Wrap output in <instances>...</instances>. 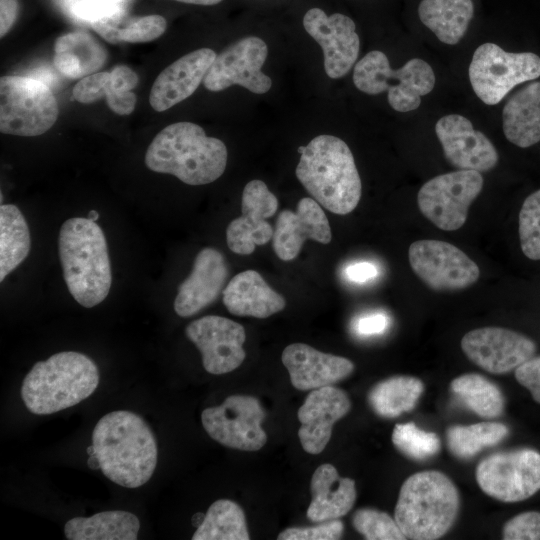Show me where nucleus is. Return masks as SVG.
I'll use <instances>...</instances> for the list:
<instances>
[{
	"label": "nucleus",
	"mask_w": 540,
	"mask_h": 540,
	"mask_svg": "<svg viewBox=\"0 0 540 540\" xmlns=\"http://www.w3.org/2000/svg\"><path fill=\"white\" fill-rule=\"evenodd\" d=\"M186 336L199 349L204 369L211 374L229 373L246 357L244 327L225 317L208 315L192 321Z\"/></svg>",
	"instance_id": "obj_16"
},
{
	"label": "nucleus",
	"mask_w": 540,
	"mask_h": 540,
	"mask_svg": "<svg viewBox=\"0 0 540 540\" xmlns=\"http://www.w3.org/2000/svg\"><path fill=\"white\" fill-rule=\"evenodd\" d=\"M506 138L520 148L540 141V82H532L515 92L502 112Z\"/></svg>",
	"instance_id": "obj_27"
},
{
	"label": "nucleus",
	"mask_w": 540,
	"mask_h": 540,
	"mask_svg": "<svg viewBox=\"0 0 540 540\" xmlns=\"http://www.w3.org/2000/svg\"><path fill=\"white\" fill-rule=\"evenodd\" d=\"M58 250L64 280L73 298L86 308L102 302L110 291L112 274L100 226L88 218L66 220L60 228Z\"/></svg>",
	"instance_id": "obj_4"
},
{
	"label": "nucleus",
	"mask_w": 540,
	"mask_h": 540,
	"mask_svg": "<svg viewBox=\"0 0 540 540\" xmlns=\"http://www.w3.org/2000/svg\"><path fill=\"white\" fill-rule=\"evenodd\" d=\"M351 408L346 392L332 385L312 390L298 410V436L309 454L321 453L328 444L333 425Z\"/></svg>",
	"instance_id": "obj_20"
},
{
	"label": "nucleus",
	"mask_w": 540,
	"mask_h": 540,
	"mask_svg": "<svg viewBox=\"0 0 540 540\" xmlns=\"http://www.w3.org/2000/svg\"><path fill=\"white\" fill-rule=\"evenodd\" d=\"M435 132L443 148L446 160L460 170L487 172L498 162L493 143L475 130L469 119L458 114L440 118Z\"/></svg>",
	"instance_id": "obj_19"
},
{
	"label": "nucleus",
	"mask_w": 540,
	"mask_h": 540,
	"mask_svg": "<svg viewBox=\"0 0 540 540\" xmlns=\"http://www.w3.org/2000/svg\"><path fill=\"white\" fill-rule=\"evenodd\" d=\"M210 48L192 51L166 67L155 79L149 95L152 108L165 111L191 96L216 58Z\"/></svg>",
	"instance_id": "obj_23"
},
{
	"label": "nucleus",
	"mask_w": 540,
	"mask_h": 540,
	"mask_svg": "<svg viewBox=\"0 0 540 540\" xmlns=\"http://www.w3.org/2000/svg\"><path fill=\"white\" fill-rule=\"evenodd\" d=\"M344 525L340 520L324 521L313 527H291L279 533V540H337L342 537Z\"/></svg>",
	"instance_id": "obj_40"
},
{
	"label": "nucleus",
	"mask_w": 540,
	"mask_h": 540,
	"mask_svg": "<svg viewBox=\"0 0 540 540\" xmlns=\"http://www.w3.org/2000/svg\"><path fill=\"white\" fill-rule=\"evenodd\" d=\"M517 382L540 404V356L531 357L515 369Z\"/></svg>",
	"instance_id": "obj_44"
},
{
	"label": "nucleus",
	"mask_w": 540,
	"mask_h": 540,
	"mask_svg": "<svg viewBox=\"0 0 540 540\" xmlns=\"http://www.w3.org/2000/svg\"><path fill=\"white\" fill-rule=\"evenodd\" d=\"M394 446L407 457L426 460L440 451V439L433 433L418 428L414 423L397 424L392 432Z\"/></svg>",
	"instance_id": "obj_37"
},
{
	"label": "nucleus",
	"mask_w": 540,
	"mask_h": 540,
	"mask_svg": "<svg viewBox=\"0 0 540 540\" xmlns=\"http://www.w3.org/2000/svg\"><path fill=\"white\" fill-rule=\"evenodd\" d=\"M59 114L49 86L32 77L0 79V131L17 136H38L48 131Z\"/></svg>",
	"instance_id": "obj_8"
},
{
	"label": "nucleus",
	"mask_w": 540,
	"mask_h": 540,
	"mask_svg": "<svg viewBox=\"0 0 540 540\" xmlns=\"http://www.w3.org/2000/svg\"><path fill=\"white\" fill-rule=\"evenodd\" d=\"M92 28L107 42H149L160 37L167 27L160 15L129 16L120 11L91 23Z\"/></svg>",
	"instance_id": "obj_31"
},
{
	"label": "nucleus",
	"mask_w": 540,
	"mask_h": 540,
	"mask_svg": "<svg viewBox=\"0 0 540 540\" xmlns=\"http://www.w3.org/2000/svg\"><path fill=\"white\" fill-rule=\"evenodd\" d=\"M264 418L259 400L248 395H231L220 406L206 408L201 414L202 425L213 440L243 451H257L266 444Z\"/></svg>",
	"instance_id": "obj_12"
},
{
	"label": "nucleus",
	"mask_w": 540,
	"mask_h": 540,
	"mask_svg": "<svg viewBox=\"0 0 540 540\" xmlns=\"http://www.w3.org/2000/svg\"><path fill=\"white\" fill-rule=\"evenodd\" d=\"M296 176L308 193L332 213L346 215L358 205L362 185L348 145L322 134L299 147Z\"/></svg>",
	"instance_id": "obj_2"
},
{
	"label": "nucleus",
	"mask_w": 540,
	"mask_h": 540,
	"mask_svg": "<svg viewBox=\"0 0 540 540\" xmlns=\"http://www.w3.org/2000/svg\"><path fill=\"white\" fill-rule=\"evenodd\" d=\"M303 26L323 50L327 76L332 79L345 76L355 64L360 49L354 21L341 13L328 16L322 9L312 8L304 15Z\"/></svg>",
	"instance_id": "obj_17"
},
{
	"label": "nucleus",
	"mask_w": 540,
	"mask_h": 540,
	"mask_svg": "<svg viewBox=\"0 0 540 540\" xmlns=\"http://www.w3.org/2000/svg\"><path fill=\"white\" fill-rule=\"evenodd\" d=\"M476 480L499 501L526 500L540 490V453L529 448L493 453L477 465Z\"/></svg>",
	"instance_id": "obj_10"
},
{
	"label": "nucleus",
	"mask_w": 540,
	"mask_h": 540,
	"mask_svg": "<svg viewBox=\"0 0 540 540\" xmlns=\"http://www.w3.org/2000/svg\"><path fill=\"white\" fill-rule=\"evenodd\" d=\"M88 466L94 470L100 468L99 460L97 456L95 455V453L89 455Z\"/></svg>",
	"instance_id": "obj_51"
},
{
	"label": "nucleus",
	"mask_w": 540,
	"mask_h": 540,
	"mask_svg": "<svg viewBox=\"0 0 540 540\" xmlns=\"http://www.w3.org/2000/svg\"><path fill=\"white\" fill-rule=\"evenodd\" d=\"M227 158V148L220 139L207 136L198 124L177 122L154 137L145 164L154 172L171 174L196 186L217 180L225 171Z\"/></svg>",
	"instance_id": "obj_3"
},
{
	"label": "nucleus",
	"mask_w": 540,
	"mask_h": 540,
	"mask_svg": "<svg viewBox=\"0 0 540 540\" xmlns=\"http://www.w3.org/2000/svg\"><path fill=\"white\" fill-rule=\"evenodd\" d=\"M282 363L288 370L292 385L301 391L332 385L354 370L349 359L323 353L304 343L288 345L282 352Z\"/></svg>",
	"instance_id": "obj_24"
},
{
	"label": "nucleus",
	"mask_w": 540,
	"mask_h": 540,
	"mask_svg": "<svg viewBox=\"0 0 540 540\" xmlns=\"http://www.w3.org/2000/svg\"><path fill=\"white\" fill-rule=\"evenodd\" d=\"M126 0H78L72 5V13L80 20L95 22L123 11Z\"/></svg>",
	"instance_id": "obj_42"
},
{
	"label": "nucleus",
	"mask_w": 540,
	"mask_h": 540,
	"mask_svg": "<svg viewBox=\"0 0 540 540\" xmlns=\"http://www.w3.org/2000/svg\"><path fill=\"white\" fill-rule=\"evenodd\" d=\"M193 540H248L245 515L242 508L228 499L215 501L208 508Z\"/></svg>",
	"instance_id": "obj_34"
},
{
	"label": "nucleus",
	"mask_w": 540,
	"mask_h": 540,
	"mask_svg": "<svg viewBox=\"0 0 540 540\" xmlns=\"http://www.w3.org/2000/svg\"><path fill=\"white\" fill-rule=\"evenodd\" d=\"M223 303L236 316L267 318L283 310L285 299L274 291L255 270L235 275L224 288Z\"/></svg>",
	"instance_id": "obj_25"
},
{
	"label": "nucleus",
	"mask_w": 540,
	"mask_h": 540,
	"mask_svg": "<svg viewBox=\"0 0 540 540\" xmlns=\"http://www.w3.org/2000/svg\"><path fill=\"white\" fill-rule=\"evenodd\" d=\"M452 392L475 414L485 418L500 416L504 410V396L500 388L476 373L460 375L450 384Z\"/></svg>",
	"instance_id": "obj_35"
},
{
	"label": "nucleus",
	"mask_w": 540,
	"mask_h": 540,
	"mask_svg": "<svg viewBox=\"0 0 540 540\" xmlns=\"http://www.w3.org/2000/svg\"><path fill=\"white\" fill-rule=\"evenodd\" d=\"M314 240L328 244L332 239L327 216L313 198H302L295 212L283 210L279 213L272 238L273 249L283 261L295 259L303 243Z\"/></svg>",
	"instance_id": "obj_21"
},
{
	"label": "nucleus",
	"mask_w": 540,
	"mask_h": 540,
	"mask_svg": "<svg viewBox=\"0 0 540 540\" xmlns=\"http://www.w3.org/2000/svg\"><path fill=\"white\" fill-rule=\"evenodd\" d=\"M424 390L422 381L412 376H393L377 383L368 394L373 411L381 417L395 418L411 411Z\"/></svg>",
	"instance_id": "obj_32"
},
{
	"label": "nucleus",
	"mask_w": 540,
	"mask_h": 540,
	"mask_svg": "<svg viewBox=\"0 0 540 540\" xmlns=\"http://www.w3.org/2000/svg\"><path fill=\"white\" fill-rule=\"evenodd\" d=\"M31 246L27 222L13 204L0 207V281L27 257Z\"/></svg>",
	"instance_id": "obj_33"
},
{
	"label": "nucleus",
	"mask_w": 540,
	"mask_h": 540,
	"mask_svg": "<svg viewBox=\"0 0 540 540\" xmlns=\"http://www.w3.org/2000/svg\"><path fill=\"white\" fill-rule=\"evenodd\" d=\"M111 80L107 86L106 95L108 92H127L132 91L138 84V75L129 67L119 65L113 68L110 72Z\"/></svg>",
	"instance_id": "obj_46"
},
{
	"label": "nucleus",
	"mask_w": 540,
	"mask_h": 540,
	"mask_svg": "<svg viewBox=\"0 0 540 540\" xmlns=\"http://www.w3.org/2000/svg\"><path fill=\"white\" fill-rule=\"evenodd\" d=\"M241 206L242 215L228 225L226 240L232 252L249 255L273 238L266 219L277 212L278 200L263 181L252 180L244 187Z\"/></svg>",
	"instance_id": "obj_18"
},
{
	"label": "nucleus",
	"mask_w": 540,
	"mask_h": 540,
	"mask_svg": "<svg viewBox=\"0 0 540 540\" xmlns=\"http://www.w3.org/2000/svg\"><path fill=\"white\" fill-rule=\"evenodd\" d=\"M178 2L188 3V4H196V5H215L220 3L222 0H175Z\"/></svg>",
	"instance_id": "obj_50"
},
{
	"label": "nucleus",
	"mask_w": 540,
	"mask_h": 540,
	"mask_svg": "<svg viewBox=\"0 0 540 540\" xmlns=\"http://www.w3.org/2000/svg\"><path fill=\"white\" fill-rule=\"evenodd\" d=\"M413 272L434 291H458L477 282L480 270L462 250L445 241L423 239L408 250Z\"/></svg>",
	"instance_id": "obj_13"
},
{
	"label": "nucleus",
	"mask_w": 540,
	"mask_h": 540,
	"mask_svg": "<svg viewBox=\"0 0 540 540\" xmlns=\"http://www.w3.org/2000/svg\"><path fill=\"white\" fill-rule=\"evenodd\" d=\"M353 82L360 91L376 95L387 91L389 105L398 112H409L421 104V97L435 85L432 67L424 60L413 58L393 70L387 56L378 50L367 53L353 71Z\"/></svg>",
	"instance_id": "obj_7"
},
{
	"label": "nucleus",
	"mask_w": 540,
	"mask_h": 540,
	"mask_svg": "<svg viewBox=\"0 0 540 540\" xmlns=\"http://www.w3.org/2000/svg\"><path fill=\"white\" fill-rule=\"evenodd\" d=\"M110 72H98L83 77L72 90L73 98L84 104L97 101L106 95Z\"/></svg>",
	"instance_id": "obj_43"
},
{
	"label": "nucleus",
	"mask_w": 540,
	"mask_h": 540,
	"mask_svg": "<svg viewBox=\"0 0 540 540\" xmlns=\"http://www.w3.org/2000/svg\"><path fill=\"white\" fill-rule=\"evenodd\" d=\"M518 234L523 254L540 260V189L531 193L519 212Z\"/></svg>",
	"instance_id": "obj_38"
},
{
	"label": "nucleus",
	"mask_w": 540,
	"mask_h": 540,
	"mask_svg": "<svg viewBox=\"0 0 540 540\" xmlns=\"http://www.w3.org/2000/svg\"><path fill=\"white\" fill-rule=\"evenodd\" d=\"M98 384L99 371L92 359L63 351L32 367L23 380L21 397L31 413L47 415L85 400Z\"/></svg>",
	"instance_id": "obj_5"
},
{
	"label": "nucleus",
	"mask_w": 540,
	"mask_h": 540,
	"mask_svg": "<svg viewBox=\"0 0 540 540\" xmlns=\"http://www.w3.org/2000/svg\"><path fill=\"white\" fill-rule=\"evenodd\" d=\"M540 77V57L532 52H506L484 43L474 52L469 79L473 91L487 105H496L517 85Z\"/></svg>",
	"instance_id": "obj_9"
},
{
	"label": "nucleus",
	"mask_w": 540,
	"mask_h": 540,
	"mask_svg": "<svg viewBox=\"0 0 540 540\" xmlns=\"http://www.w3.org/2000/svg\"><path fill=\"white\" fill-rule=\"evenodd\" d=\"M18 0H0V36L3 37L12 27L18 16Z\"/></svg>",
	"instance_id": "obj_49"
},
{
	"label": "nucleus",
	"mask_w": 540,
	"mask_h": 540,
	"mask_svg": "<svg viewBox=\"0 0 540 540\" xmlns=\"http://www.w3.org/2000/svg\"><path fill=\"white\" fill-rule=\"evenodd\" d=\"M139 529V519L133 513L103 511L68 520L64 532L69 540H135Z\"/></svg>",
	"instance_id": "obj_29"
},
{
	"label": "nucleus",
	"mask_w": 540,
	"mask_h": 540,
	"mask_svg": "<svg viewBox=\"0 0 540 540\" xmlns=\"http://www.w3.org/2000/svg\"><path fill=\"white\" fill-rule=\"evenodd\" d=\"M355 530L368 540L406 539L395 519L383 511L372 508L357 510L352 518Z\"/></svg>",
	"instance_id": "obj_39"
},
{
	"label": "nucleus",
	"mask_w": 540,
	"mask_h": 540,
	"mask_svg": "<svg viewBox=\"0 0 540 540\" xmlns=\"http://www.w3.org/2000/svg\"><path fill=\"white\" fill-rule=\"evenodd\" d=\"M87 218L96 221L99 218V213L96 210H91L89 211Z\"/></svg>",
	"instance_id": "obj_52"
},
{
	"label": "nucleus",
	"mask_w": 540,
	"mask_h": 540,
	"mask_svg": "<svg viewBox=\"0 0 540 540\" xmlns=\"http://www.w3.org/2000/svg\"><path fill=\"white\" fill-rule=\"evenodd\" d=\"M346 276L349 280L357 283H364L378 274L376 266L370 262H357L346 268Z\"/></svg>",
	"instance_id": "obj_48"
},
{
	"label": "nucleus",
	"mask_w": 540,
	"mask_h": 540,
	"mask_svg": "<svg viewBox=\"0 0 540 540\" xmlns=\"http://www.w3.org/2000/svg\"><path fill=\"white\" fill-rule=\"evenodd\" d=\"M390 325V317L384 312H372L358 317L353 324L354 332L361 337L383 334Z\"/></svg>",
	"instance_id": "obj_45"
},
{
	"label": "nucleus",
	"mask_w": 540,
	"mask_h": 540,
	"mask_svg": "<svg viewBox=\"0 0 540 540\" xmlns=\"http://www.w3.org/2000/svg\"><path fill=\"white\" fill-rule=\"evenodd\" d=\"M229 275L221 252L206 247L195 257L190 275L179 285L174 310L181 317H190L213 303L223 292Z\"/></svg>",
	"instance_id": "obj_22"
},
{
	"label": "nucleus",
	"mask_w": 540,
	"mask_h": 540,
	"mask_svg": "<svg viewBox=\"0 0 540 540\" xmlns=\"http://www.w3.org/2000/svg\"><path fill=\"white\" fill-rule=\"evenodd\" d=\"M459 506V492L449 477L439 471H421L402 484L394 519L406 538L434 540L453 526Z\"/></svg>",
	"instance_id": "obj_6"
},
{
	"label": "nucleus",
	"mask_w": 540,
	"mask_h": 540,
	"mask_svg": "<svg viewBox=\"0 0 540 540\" xmlns=\"http://www.w3.org/2000/svg\"><path fill=\"white\" fill-rule=\"evenodd\" d=\"M136 95L132 91L109 92L106 101L109 108L119 115H128L133 112L136 105Z\"/></svg>",
	"instance_id": "obj_47"
},
{
	"label": "nucleus",
	"mask_w": 540,
	"mask_h": 540,
	"mask_svg": "<svg viewBox=\"0 0 540 540\" xmlns=\"http://www.w3.org/2000/svg\"><path fill=\"white\" fill-rule=\"evenodd\" d=\"M311 502L307 517L313 522L339 519L346 515L356 500L355 481L340 477L337 469L325 463L313 473L310 482Z\"/></svg>",
	"instance_id": "obj_26"
},
{
	"label": "nucleus",
	"mask_w": 540,
	"mask_h": 540,
	"mask_svg": "<svg viewBox=\"0 0 540 540\" xmlns=\"http://www.w3.org/2000/svg\"><path fill=\"white\" fill-rule=\"evenodd\" d=\"M461 348L474 364L492 374H506L534 356L536 344L529 337L502 327L469 331Z\"/></svg>",
	"instance_id": "obj_15"
},
{
	"label": "nucleus",
	"mask_w": 540,
	"mask_h": 540,
	"mask_svg": "<svg viewBox=\"0 0 540 540\" xmlns=\"http://www.w3.org/2000/svg\"><path fill=\"white\" fill-rule=\"evenodd\" d=\"M473 13L472 0H422L418 7L421 22L449 45L462 39Z\"/></svg>",
	"instance_id": "obj_30"
},
{
	"label": "nucleus",
	"mask_w": 540,
	"mask_h": 540,
	"mask_svg": "<svg viewBox=\"0 0 540 540\" xmlns=\"http://www.w3.org/2000/svg\"><path fill=\"white\" fill-rule=\"evenodd\" d=\"M484 180L480 172L457 170L438 175L420 188L417 203L420 212L445 231L461 228L472 202L478 197Z\"/></svg>",
	"instance_id": "obj_11"
},
{
	"label": "nucleus",
	"mask_w": 540,
	"mask_h": 540,
	"mask_svg": "<svg viewBox=\"0 0 540 540\" xmlns=\"http://www.w3.org/2000/svg\"><path fill=\"white\" fill-rule=\"evenodd\" d=\"M53 64L64 76L75 79L94 74L106 62L105 48L90 34L70 32L54 43Z\"/></svg>",
	"instance_id": "obj_28"
},
{
	"label": "nucleus",
	"mask_w": 540,
	"mask_h": 540,
	"mask_svg": "<svg viewBox=\"0 0 540 540\" xmlns=\"http://www.w3.org/2000/svg\"><path fill=\"white\" fill-rule=\"evenodd\" d=\"M267 55V45L261 38H242L216 56L203 84L213 92L240 85L250 92L264 94L272 86L270 77L261 70Z\"/></svg>",
	"instance_id": "obj_14"
},
{
	"label": "nucleus",
	"mask_w": 540,
	"mask_h": 540,
	"mask_svg": "<svg viewBox=\"0 0 540 540\" xmlns=\"http://www.w3.org/2000/svg\"><path fill=\"white\" fill-rule=\"evenodd\" d=\"M505 540L540 539V512L526 511L508 520L502 532Z\"/></svg>",
	"instance_id": "obj_41"
},
{
	"label": "nucleus",
	"mask_w": 540,
	"mask_h": 540,
	"mask_svg": "<svg viewBox=\"0 0 540 540\" xmlns=\"http://www.w3.org/2000/svg\"><path fill=\"white\" fill-rule=\"evenodd\" d=\"M509 434V428L498 422L455 425L447 430V444L458 458L469 459L483 449L495 446Z\"/></svg>",
	"instance_id": "obj_36"
},
{
	"label": "nucleus",
	"mask_w": 540,
	"mask_h": 540,
	"mask_svg": "<svg viewBox=\"0 0 540 540\" xmlns=\"http://www.w3.org/2000/svg\"><path fill=\"white\" fill-rule=\"evenodd\" d=\"M92 446L103 474L126 487L144 485L157 464L155 436L139 415L117 410L104 415L92 433Z\"/></svg>",
	"instance_id": "obj_1"
}]
</instances>
